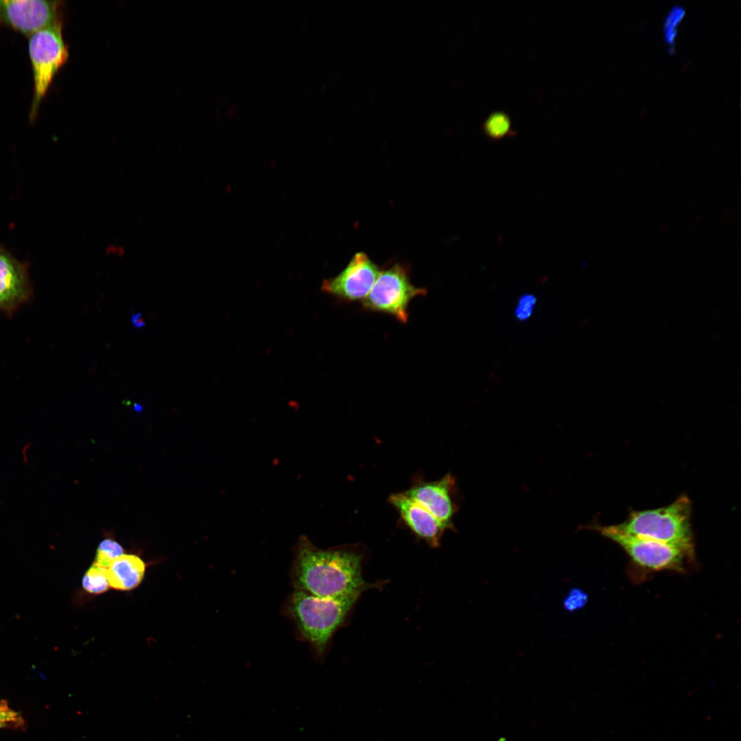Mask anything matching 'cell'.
<instances>
[{
	"instance_id": "cell-17",
	"label": "cell",
	"mask_w": 741,
	"mask_h": 741,
	"mask_svg": "<svg viewBox=\"0 0 741 741\" xmlns=\"http://www.w3.org/2000/svg\"><path fill=\"white\" fill-rule=\"evenodd\" d=\"M536 302L537 298L533 294L521 296L515 308V317L521 321L528 319L532 314Z\"/></svg>"
},
{
	"instance_id": "cell-4",
	"label": "cell",
	"mask_w": 741,
	"mask_h": 741,
	"mask_svg": "<svg viewBox=\"0 0 741 741\" xmlns=\"http://www.w3.org/2000/svg\"><path fill=\"white\" fill-rule=\"evenodd\" d=\"M62 21L29 36L28 50L34 77V97L30 121L36 119L40 102L51 82L69 57L62 36Z\"/></svg>"
},
{
	"instance_id": "cell-15",
	"label": "cell",
	"mask_w": 741,
	"mask_h": 741,
	"mask_svg": "<svg viewBox=\"0 0 741 741\" xmlns=\"http://www.w3.org/2000/svg\"><path fill=\"white\" fill-rule=\"evenodd\" d=\"M508 117L503 113L491 115L484 124V131L487 135L494 139L505 137L510 130Z\"/></svg>"
},
{
	"instance_id": "cell-16",
	"label": "cell",
	"mask_w": 741,
	"mask_h": 741,
	"mask_svg": "<svg viewBox=\"0 0 741 741\" xmlns=\"http://www.w3.org/2000/svg\"><path fill=\"white\" fill-rule=\"evenodd\" d=\"M685 12L683 7L675 5L670 10L664 21V38L669 45H673L674 43L677 26L682 20Z\"/></svg>"
},
{
	"instance_id": "cell-9",
	"label": "cell",
	"mask_w": 741,
	"mask_h": 741,
	"mask_svg": "<svg viewBox=\"0 0 741 741\" xmlns=\"http://www.w3.org/2000/svg\"><path fill=\"white\" fill-rule=\"evenodd\" d=\"M32 295L27 263L18 261L0 246V311L12 314Z\"/></svg>"
},
{
	"instance_id": "cell-13",
	"label": "cell",
	"mask_w": 741,
	"mask_h": 741,
	"mask_svg": "<svg viewBox=\"0 0 741 741\" xmlns=\"http://www.w3.org/2000/svg\"><path fill=\"white\" fill-rule=\"evenodd\" d=\"M109 586L106 568L95 562L84 575V589L91 593L99 594L105 592Z\"/></svg>"
},
{
	"instance_id": "cell-10",
	"label": "cell",
	"mask_w": 741,
	"mask_h": 741,
	"mask_svg": "<svg viewBox=\"0 0 741 741\" xmlns=\"http://www.w3.org/2000/svg\"><path fill=\"white\" fill-rule=\"evenodd\" d=\"M455 480L448 473L438 480L418 483L404 493L451 529L456 513V505L452 498Z\"/></svg>"
},
{
	"instance_id": "cell-5",
	"label": "cell",
	"mask_w": 741,
	"mask_h": 741,
	"mask_svg": "<svg viewBox=\"0 0 741 741\" xmlns=\"http://www.w3.org/2000/svg\"><path fill=\"white\" fill-rule=\"evenodd\" d=\"M427 290L411 283L409 269L396 263L380 270L367 296L362 301L364 309L389 314L402 324L408 322V307L412 299L425 296Z\"/></svg>"
},
{
	"instance_id": "cell-14",
	"label": "cell",
	"mask_w": 741,
	"mask_h": 741,
	"mask_svg": "<svg viewBox=\"0 0 741 741\" xmlns=\"http://www.w3.org/2000/svg\"><path fill=\"white\" fill-rule=\"evenodd\" d=\"M124 554L122 546L112 539H105L98 545L95 563L107 568L117 558Z\"/></svg>"
},
{
	"instance_id": "cell-2",
	"label": "cell",
	"mask_w": 741,
	"mask_h": 741,
	"mask_svg": "<svg viewBox=\"0 0 741 741\" xmlns=\"http://www.w3.org/2000/svg\"><path fill=\"white\" fill-rule=\"evenodd\" d=\"M359 596L325 598L296 589L287 609L303 637L322 655Z\"/></svg>"
},
{
	"instance_id": "cell-1",
	"label": "cell",
	"mask_w": 741,
	"mask_h": 741,
	"mask_svg": "<svg viewBox=\"0 0 741 741\" xmlns=\"http://www.w3.org/2000/svg\"><path fill=\"white\" fill-rule=\"evenodd\" d=\"M292 578L296 589L325 598L360 596L369 587L362 576L361 555L318 548L303 535L295 548Z\"/></svg>"
},
{
	"instance_id": "cell-20",
	"label": "cell",
	"mask_w": 741,
	"mask_h": 741,
	"mask_svg": "<svg viewBox=\"0 0 741 741\" xmlns=\"http://www.w3.org/2000/svg\"><path fill=\"white\" fill-rule=\"evenodd\" d=\"M132 321L133 324L138 328L142 327L145 325V322L141 318V314H134L132 316Z\"/></svg>"
},
{
	"instance_id": "cell-8",
	"label": "cell",
	"mask_w": 741,
	"mask_h": 741,
	"mask_svg": "<svg viewBox=\"0 0 741 741\" xmlns=\"http://www.w3.org/2000/svg\"><path fill=\"white\" fill-rule=\"evenodd\" d=\"M61 1L0 0V21L26 36L60 21Z\"/></svg>"
},
{
	"instance_id": "cell-6",
	"label": "cell",
	"mask_w": 741,
	"mask_h": 741,
	"mask_svg": "<svg viewBox=\"0 0 741 741\" xmlns=\"http://www.w3.org/2000/svg\"><path fill=\"white\" fill-rule=\"evenodd\" d=\"M586 527L618 544L636 564L648 569H681L684 558L692 554L676 545L619 532L611 526Z\"/></svg>"
},
{
	"instance_id": "cell-11",
	"label": "cell",
	"mask_w": 741,
	"mask_h": 741,
	"mask_svg": "<svg viewBox=\"0 0 741 741\" xmlns=\"http://www.w3.org/2000/svg\"><path fill=\"white\" fill-rule=\"evenodd\" d=\"M389 501L416 536L432 547L439 546L443 533L449 529L445 525L404 493L391 495Z\"/></svg>"
},
{
	"instance_id": "cell-7",
	"label": "cell",
	"mask_w": 741,
	"mask_h": 741,
	"mask_svg": "<svg viewBox=\"0 0 741 741\" xmlns=\"http://www.w3.org/2000/svg\"><path fill=\"white\" fill-rule=\"evenodd\" d=\"M379 271L367 254L357 252L340 274L323 280L321 290L341 301H362L372 289Z\"/></svg>"
},
{
	"instance_id": "cell-12",
	"label": "cell",
	"mask_w": 741,
	"mask_h": 741,
	"mask_svg": "<svg viewBox=\"0 0 741 741\" xmlns=\"http://www.w3.org/2000/svg\"><path fill=\"white\" fill-rule=\"evenodd\" d=\"M109 585L116 589L128 591L141 582L145 565L137 555L122 554L106 568Z\"/></svg>"
},
{
	"instance_id": "cell-19",
	"label": "cell",
	"mask_w": 741,
	"mask_h": 741,
	"mask_svg": "<svg viewBox=\"0 0 741 741\" xmlns=\"http://www.w3.org/2000/svg\"><path fill=\"white\" fill-rule=\"evenodd\" d=\"M587 600L585 593L578 589H573L570 591L564 601L565 608L568 611H574L583 607Z\"/></svg>"
},
{
	"instance_id": "cell-18",
	"label": "cell",
	"mask_w": 741,
	"mask_h": 741,
	"mask_svg": "<svg viewBox=\"0 0 741 741\" xmlns=\"http://www.w3.org/2000/svg\"><path fill=\"white\" fill-rule=\"evenodd\" d=\"M21 725L22 719L19 715L11 709L6 703H0V729L18 727Z\"/></svg>"
},
{
	"instance_id": "cell-3",
	"label": "cell",
	"mask_w": 741,
	"mask_h": 741,
	"mask_svg": "<svg viewBox=\"0 0 741 741\" xmlns=\"http://www.w3.org/2000/svg\"><path fill=\"white\" fill-rule=\"evenodd\" d=\"M691 513L690 500L682 495L666 506L631 511L625 521L611 526L621 532L676 545L692 553Z\"/></svg>"
}]
</instances>
